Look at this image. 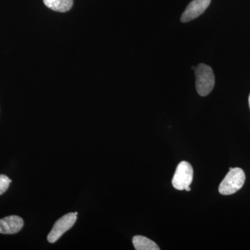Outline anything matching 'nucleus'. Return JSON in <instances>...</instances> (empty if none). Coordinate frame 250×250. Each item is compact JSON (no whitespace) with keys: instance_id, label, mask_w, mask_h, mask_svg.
Segmentation results:
<instances>
[{"instance_id":"3","label":"nucleus","mask_w":250,"mask_h":250,"mask_svg":"<svg viewBox=\"0 0 250 250\" xmlns=\"http://www.w3.org/2000/svg\"><path fill=\"white\" fill-rule=\"evenodd\" d=\"M193 179V169L187 161L179 163L172 178V184L174 188L179 190H185L190 187Z\"/></svg>"},{"instance_id":"6","label":"nucleus","mask_w":250,"mask_h":250,"mask_svg":"<svg viewBox=\"0 0 250 250\" xmlns=\"http://www.w3.org/2000/svg\"><path fill=\"white\" fill-rule=\"evenodd\" d=\"M24 225L22 218L17 215H10L0 220V233L14 234L19 232Z\"/></svg>"},{"instance_id":"8","label":"nucleus","mask_w":250,"mask_h":250,"mask_svg":"<svg viewBox=\"0 0 250 250\" xmlns=\"http://www.w3.org/2000/svg\"><path fill=\"white\" fill-rule=\"evenodd\" d=\"M133 245L136 250H159L160 248L155 242L147 237L135 236L132 239Z\"/></svg>"},{"instance_id":"5","label":"nucleus","mask_w":250,"mask_h":250,"mask_svg":"<svg viewBox=\"0 0 250 250\" xmlns=\"http://www.w3.org/2000/svg\"><path fill=\"white\" fill-rule=\"evenodd\" d=\"M211 0H192L181 17L182 22H188L203 14L210 4Z\"/></svg>"},{"instance_id":"11","label":"nucleus","mask_w":250,"mask_h":250,"mask_svg":"<svg viewBox=\"0 0 250 250\" xmlns=\"http://www.w3.org/2000/svg\"><path fill=\"white\" fill-rule=\"evenodd\" d=\"M249 105H250V94L249 96Z\"/></svg>"},{"instance_id":"7","label":"nucleus","mask_w":250,"mask_h":250,"mask_svg":"<svg viewBox=\"0 0 250 250\" xmlns=\"http://www.w3.org/2000/svg\"><path fill=\"white\" fill-rule=\"evenodd\" d=\"M43 2L49 9L62 13L67 12L73 5V0H43Z\"/></svg>"},{"instance_id":"1","label":"nucleus","mask_w":250,"mask_h":250,"mask_svg":"<svg viewBox=\"0 0 250 250\" xmlns=\"http://www.w3.org/2000/svg\"><path fill=\"white\" fill-rule=\"evenodd\" d=\"M246 174L239 167H230L229 172L222 181L219 187V192L223 195H230L236 193L244 185Z\"/></svg>"},{"instance_id":"9","label":"nucleus","mask_w":250,"mask_h":250,"mask_svg":"<svg viewBox=\"0 0 250 250\" xmlns=\"http://www.w3.org/2000/svg\"><path fill=\"white\" fill-rule=\"evenodd\" d=\"M11 182V179L7 176L4 174L0 175V195H2L9 188Z\"/></svg>"},{"instance_id":"2","label":"nucleus","mask_w":250,"mask_h":250,"mask_svg":"<svg viewBox=\"0 0 250 250\" xmlns=\"http://www.w3.org/2000/svg\"><path fill=\"white\" fill-rule=\"evenodd\" d=\"M195 73L197 93L200 96H207L214 88L215 76L213 70L208 65L200 63L195 67Z\"/></svg>"},{"instance_id":"10","label":"nucleus","mask_w":250,"mask_h":250,"mask_svg":"<svg viewBox=\"0 0 250 250\" xmlns=\"http://www.w3.org/2000/svg\"><path fill=\"white\" fill-rule=\"evenodd\" d=\"M185 190H187V191H190L191 190V189H190V187L187 188L185 189Z\"/></svg>"},{"instance_id":"4","label":"nucleus","mask_w":250,"mask_h":250,"mask_svg":"<svg viewBox=\"0 0 250 250\" xmlns=\"http://www.w3.org/2000/svg\"><path fill=\"white\" fill-rule=\"evenodd\" d=\"M77 214H78L77 212L67 213L63 215L62 218L59 219L54 224L52 231L49 233L47 241L51 243H54L58 241L64 233L68 231L75 225Z\"/></svg>"}]
</instances>
